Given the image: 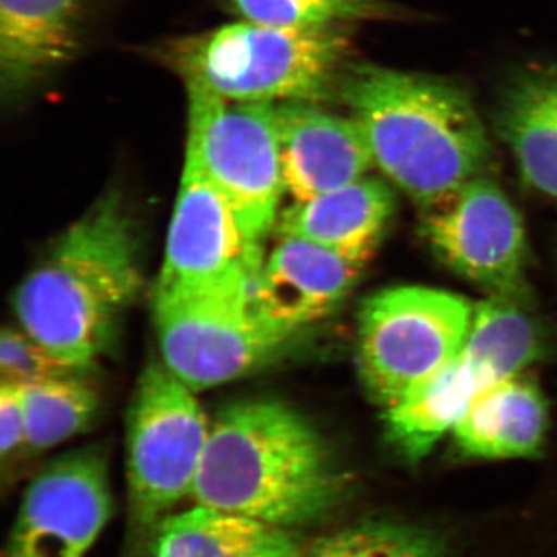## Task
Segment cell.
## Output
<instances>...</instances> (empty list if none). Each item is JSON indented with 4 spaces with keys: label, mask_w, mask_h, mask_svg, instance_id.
Returning <instances> with one entry per match:
<instances>
[{
    "label": "cell",
    "mask_w": 557,
    "mask_h": 557,
    "mask_svg": "<svg viewBox=\"0 0 557 557\" xmlns=\"http://www.w3.org/2000/svg\"><path fill=\"white\" fill-rule=\"evenodd\" d=\"M338 98L364 135L373 164L420 207L478 178L490 160L478 110L446 79L350 64Z\"/></svg>",
    "instance_id": "cell-2"
},
{
    "label": "cell",
    "mask_w": 557,
    "mask_h": 557,
    "mask_svg": "<svg viewBox=\"0 0 557 557\" xmlns=\"http://www.w3.org/2000/svg\"><path fill=\"white\" fill-rule=\"evenodd\" d=\"M247 244L228 201L186 145L153 299L251 295Z\"/></svg>",
    "instance_id": "cell-9"
},
{
    "label": "cell",
    "mask_w": 557,
    "mask_h": 557,
    "mask_svg": "<svg viewBox=\"0 0 557 557\" xmlns=\"http://www.w3.org/2000/svg\"><path fill=\"white\" fill-rule=\"evenodd\" d=\"M141 287L137 225L110 190L24 278L14 311L20 327L86 373L112 346Z\"/></svg>",
    "instance_id": "cell-1"
},
{
    "label": "cell",
    "mask_w": 557,
    "mask_h": 557,
    "mask_svg": "<svg viewBox=\"0 0 557 557\" xmlns=\"http://www.w3.org/2000/svg\"><path fill=\"white\" fill-rule=\"evenodd\" d=\"M0 373L2 381L22 386L62 376L84 375L22 327L3 329L0 338Z\"/></svg>",
    "instance_id": "cell-24"
},
{
    "label": "cell",
    "mask_w": 557,
    "mask_h": 557,
    "mask_svg": "<svg viewBox=\"0 0 557 557\" xmlns=\"http://www.w3.org/2000/svg\"><path fill=\"white\" fill-rule=\"evenodd\" d=\"M150 54L180 76L234 102H314L338 98L351 42L344 25L281 28L237 21L157 44Z\"/></svg>",
    "instance_id": "cell-4"
},
{
    "label": "cell",
    "mask_w": 557,
    "mask_h": 557,
    "mask_svg": "<svg viewBox=\"0 0 557 557\" xmlns=\"http://www.w3.org/2000/svg\"><path fill=\"white\" fill-rule=\"evenodd\" d=\"M421 236L449 270L493 295H520L527 234L496 183L478 177L423 208Z\"/></svg>",
    "instance_id": "cell-10"
},
{
    "label": "cell",
    "mask_w": 557,
    "mask_h": 557,
    "mask_svg": "<svg viewBox=\"0 0 557 557\" xmlns=\"http://www.w3.org/2000/svg\"><path fill=\"white\" fill-rule=\"evenodd\" d=\"M361 270L310 242L278 237L252 282V307L271 325L295 336L338 309Z\"/></svg>",
    "instance_id": "cell-13"
},
{
    "label": "cell",
    "mask_w": 557,
    "mask_h": 557,
    "mask_svg": "<svg viewBox=\"0 0 557 557\" xmlns=\"http://www.w3.org/2000/svg\"><path fill=\"white\" fill-rule=\"evenodd\" d=\"M112 511L108 458L98 448L70 450L25 490L7 557H86Z\"/></svg>",
    "instance_id": "cell-11"
},
{
    "label": "cell",
    "mask_w": 557,
    "mask_h": 557,
    "mask_svg": "<svg viewBox=\"0 0 557 557\" xmlns=\"http://www.w3.org/2000/svg\"><path fill=\"white\" fill-rule=\"evenodd\" d=\"M188 94V138L208 177L228 201L258 276L265 242L287 194L282 175L276 104L226 101L199 86Z\"/></svg>",
    "instance_id": "cell-5"
},
{
    "label": "cell",
    "mask_w": 557,
    "mask_h": 557,
    "mask_svg": "<svg viewBox=\"0 0 557 557\" xmlns=\"http://www.w3.org/2000/svg\"><path fill=\"white\" fill-rule=\"evenodd\" d=\"M480 395L460 355L384 409L388 443L410 463L428 456Z\"/></svg>",
    "instance_id": "cell-19"
},
{
    "label": "cell",
    "mask_w": 557,
    "mask_h": 557,
    "mask_svg": "<svg viewBox=\"0 0 557 557\" xmlns=\"http://www.w3.org/2000/svg\"><path fill=\"white\" fill-rule=\"evenodd\" d=\"M339 480L317 429L277 399H242L219 410L194 504L293 530L335 504Z\"/></svg>",
    "instance_id": "cell-3"
},
{
    "label": "cell",
    "mask_w": 557,
    "mask_h": 557,
    "mask_svg": "<svg viewBox=\"0 0 557 557\" xmlns=\"http://www.w3.org/2000/svg\"><path fill=\"white\" fill-rule=\"evenodd\" d=\"M541 354V335L520 295H491L474 306L460 359L480 394L520 375Z\"/></svg>",
    "instance_id": "cell-20"
},
{
    "label": "cell",
    "mask_w": 557,
    "mask_h": 557,
    "mask_svg": "<svg viewBox=\"0 0 557 557\" xmlns=\"http://www.w3.org/2000/svg\"><path fill=\"white\" fill-rule=\"evenodd\" d=\"M395 214L394 190L366 177L282 209L278 237H296L362 267L375 255Z\"/></svg>",
    "instance_id": "cell-15"
},
{
    "label": "cell",
    "mask_w": 557,
    "mask_h": 557,
    "mask_svg": "<svg viewBox=\"0 0 557 557\" xmlns=\"http://www.w3.org/2000/svg\"><path fill=\"white\" fill-rule=\"evenodd\" d=\"M240 21L281 28H321L387 16L381 0H226Z\"/></svg>",
    "instance_id": "cell-22"
},
{
    "label": "cell",
    "mask_w": 557,
    "mask_h": 557,
    "mask_svg": "<svg viewBox=\"0 0 557 557\" xmlns=\"http://www.w3.org/2000/svg\"><path fill=\"white\" fill-rule=\"evenodd\" d=\"M100 409L97 388L83 375L25 384V448H54L90 426Z\"/></svg>",
    "instance_id": "cell-21"
},
{
    "label": "cell",
    "mask_w": 557,
    "mask_h": 557,
    "mask_svg": "<svg viewBox=\"0 0 557 557\" xmlns=\"http://www.w3.org/2000/svg\"><path fill=\"white\" fill-rule=\"evenodd\" d=\"M474 307L445 289L395 287L359 309L358 370L381 408L405 397L461 354Z\"/></svg>",
    "instance_id": "cell-7"
},
{
    "label": "cell",
    "mask_w": 557,
    "mask_h": 557,
    "mask_svg": "<svg viewBox=\"0 0 557 557\" xmlns=\"http://www.w3.org/2000/svg\"><path fill=\"white\" fill-rule=\"evenodd\" d=\"M153 321L161 362L196 394L262 368L293 336L260 317L251 295L153 299Z\"/></svg>",
    "instance_id": "cell-8"
},
{
    "label": "cell",
    "mask_w": 557,
    "mask_h": 557,
    "mask_svg": "<svg viewBox=\"0 0 557 557\" xmlns=\"http://www.w3.org/2000/svg\"><path fill=\"white\" fill-rule=\"evenodd\" d=\"M89 0H0V100L35 97L83 47Z\"/></svg>",
    "instance_id": "cell-12"
},
{
    "label": "cell",
    "mask_w": 557,
    "mask_h": 557,
    "mask_svg": "<svg viewBox=\"0 0 557 557\" xmlns=\"http://www.w3.org/2000/svg\"><path fill=\"white\" fill-rule=\"evenodd\" d=\"M547 424L544 395L533 381L518 375L482 392L453 435L468 457H531L541 449Z\"/></svg>",
    "instance_id": "cell-18"
},
{
    "label": "cell",
    "mask_w": 557,
    "mask_h": 557,
    "mask_svg": "<svg viewBox=\"0 0 557 557\" xmlns=\"http://www.w3.org/2000/svg\"><path fill=\"white\" fill-rule=\"evenodd\" d=\"M149 557H304L293 530L196 504L153 531Z\"/></svg>",
    "instance_id": "cell-17"
},
{
    "label": "cell",
    "mask_w": 557,
    "mask_h": 557,
    "mask_svg": "<svg viewBox=\"0 0 557 557\" xmlns=\"http://www.w3.org/2000/svg\"><path fill=\"white\" fill-rule=\"evenodd\" d=\"M282 175L293 201H304L366 177L373 166L354 119L314 102L276 104Z\"/></svg>",
    "instance_id": "cell-14"
},
{
    "label": "cell",
    "mask_w": 557,
    "mask_h": 557,
    "mask_svg": "<svg viewBox=\"0 0 557 557\" xmlns=\"http://www.w3.org/2000/svg\"><path fill=\"white\" fill-rule=\"evenodd\" d=\"M126 424L131 522L139 533H153L180 502L193 497L211 421L196 392L163 362H150L139 376Z\"/></svg>",
    "instance_id": "cell-6"
},
{
    "label": "cell",
    "mask_w": 557,
    "mask_h": 557,
    "mask_svg": "<svg viewBox=\"0 0 557 557\" xmlns=\"http://www.w3.org/2000/svg\"><path fill=\"white\" fill-rule=\"evenodd\" d=\"M309 557H437L426 536L408 528L361 525L322 539Z\"/></svg>",
    "instance_id": "cell-23"
},
{
    "label": "cell",
    "mask_w": 557,
    "mask_h": 557,
    "mask_svg": "<svg viewBox=\"0 0 557 557\" xmlns=\"http://www.w3.org/2000/svg\"><path fill=\"white\" fill-rule=\"evenodd\" d=\"M25 446L24 386L2 381L0 386V450L9 458Z\"/></svg>",
    "instance_id": "cell-25"
},
{
    "label": "cell",
    "mask_w": 557,
    "mask_h": 557,
    "mask_svg": "<svg viewBox=\"0 0 557 557\" xmlns=\"http://www.w3.org/2000/svg\"><path fill=\"white\" fill-rule=\"evenodd\" d=\"M494 126L531 188L557 199V67L531 65L508 81Z\"/></svg>",
    "instance_id": "cell-16"
}]
</instances>
